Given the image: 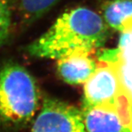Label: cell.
<instances>
[{"instance_id": "cell-1", "label": "cell", "mask_w": 132, "mask_h": 132, "mask_svg": "<svg viewBox=\"0 0 132 132\" xmlns=\"http://www.w3.org/2000/svg\"><path fill=\"white\" fill-rule=\"evenodd\" d=\"M108 29L95 12L78 7L66 12L29 47L34 57L56 59L77 53H95L104 45Z\"/></svg>"}, {"instance_id": "cell-2", "label": "cell", "mask_w": 132, "mask_h": 132, "mask_svg": "<svg viewBox=\"0 0 132 132\" xmlns=\"http://www.w3.org/2000/svg\"><path fill=\"white\" fill-rule=\"evenodd\" d=\"M39 93L31 74L23 67L10 64L0 70V120L19 126L34 117Z\"/></svg>"}, {"instance_id": "cell-3", "label": "cell", "mask_w": 132, "mask_h": 132, "mask_svg": "<svg viewBox=\"0 0 132 132\" xmlns=\"http://www.w3.org/2000/svg\"><path fill=\"white\" fill-rule=\"evenodd\" d=\"M30 132H86L78 109L54 98L44 99Z\"/></svg>"}, {"instance_id": "cell-4", "label": "cell", "mask_w": 132, "mask_h": 132, "mask_svg": "<svg viewBox=\"0 0 132 132\" xmlns=\"http://www.w3.org/2000/svg\"><path fill=\"white\" fill-rule=\"evenodd\" d=\"M123 95H126L113 65L99 62L96 71L85 82L82 109L101 105L117 107Z\"/></svg>"}, {"instance_id": "cell-5", "label": "cell", "mask_w": 132, "mask_h": 132, "mask_svg": "<svg viewBox=\"0 0 132 132\" xmlns=\"http://www.w3.org/2000/svg\"><path fill=\"white\" fill-rule=\"evenodd\" d=\"M93 54V53H77L57 60L60 76L70 85L85 83L98 67Z\"/></svg>"}, {"instance_id": "cell-6", "label": "cell", "mask_w": 132, "mask_h": 132, "mask_svg": "<svg viewBox=\"0 0 132 132\" xmlns=\"http://www.w3.org/2000/svg\"><path fill=\"white\" fill-rule=\"evenodd\" d=\"M81 114L87 132H126L114 106L101 105L82 109Z\"/></svg>"}, {"instance_id": "cell-7", "label": "cell", "mask_w": 132, "mask_h": 132, "mask_svg": "<svg viewBox=\"0 0 132 132\" xmlns=\"http://www.w3.org/2000/svg\"><path fill=\"white\" fill-rule=\"evenodd\" d=\"M106 23L122 33L132 31V0H114L103 7Z\"/></svg>"}, {"instance_id": "cell-8", "label": "cell", "mask_w": 132, "mask_h": 132, "mask_svg": "<svg viewBox=\"0 0 132 132\" xmlns=\"http://www.w3.org/2000/svg\"><path fill=\"white\" fill-rule=\"evenodd\" d=\"M111 64L118 73L123 93L132 104V63L118 61Z\"/></svg>"}, {"instance_id": "cell-9", "label": "cell", "mask_w": 132, "mask_h": 132, "mask_svg": "<svg viewBox=\"0 0 132 132\" xmlns=\"http://www.w3.org/2000/svg\"><path fill=\"white\" fill-rule=\"evenodd\" d=\"M57 0H20L21 9L27 18H37L41 15Z\"/></svg>"}, {"instance_id": "cell-10", "label": "cell", "mask_w": 132, "mask_h": 132, "mask_svg": "<svg viewBox=\"0 0 132 132\" xmlns=\"http://www.w3.org/2000/svg\"><path fill=\"white\" fill-rule=\"evenodd\" d=\"M117 50L118 61L132 63V31L122 33Z\"/></svg>"}, {"instance_id": "cell-11", "label": "cell", "mask_w": 132, "mask_h": 132, "mask_svg": "<svg viewBox=\"0 0 132 132\" xmlns=\"http://www.w3.org/2000/svg\"><path fill=\"white\" fill-rule=\"evenodd\" d=\"M10 13L7 2L0 0V44L3 42L9 32Z\"/></svg>"}, {"instance_id": "cell-12", "label": "cell", "mask_w": 132, "mask_h": 132, "mask_svg": "<svg viewBox=\"0 0 132 132\" xmlns=\"http://www.w3.org/2000/svg\"><path fill=\"white\" fill-rule=\"evenodd\" d=\"M126 132H132V104L130 105L128 123L127 127L126 128Z\"/></svg>"}]
</instances>
